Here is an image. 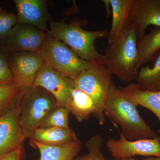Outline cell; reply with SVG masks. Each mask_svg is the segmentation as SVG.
I'll use <instances>...</instances> for the list:
<instances>
[{
	"label": "cell",
	"mask_w": 160,
	"mask_h": 160,
	"mask_svg": "<svg viewBox=\"0 0 160 160\" xmlns=\"http://www.w3.org/2000/svg\"><path fill=\"white\" fill-rule=\"evenodd\" d=\"M138 105L112 82L104 107L107 116L127 139L152 138L157 136L145 122L137 109Z\"/></svg>",
	"instance_id": "cell-1"
},
{
	"label": "cell",
	"mask_w": 160,
	"mask_h": 160,
	"mask_svg": "<svg viewBox=\"0 0 160 160\" xmlns=\"http://www.w3.org/2000/svg\"><path fill=\"white\" fill-rule=\"evenodd\" d=\"M138 41L136 32L131 24L105 49L102 65L122 82H131L138 77Z\"/></svg>",
	"instance_id": "cell-2"
},
{
	"label": "cell",
	"mask_w": 160,
	"mask_h": 160,
	"mask_svg": "<svg viewBox=\"0 0 160 160\" xmlns=\"http://www.w3.org/2000/svg\"><path fill=\"white\" fill-rule=\"evenodd\" d=\"M47 35L56 38L66 44L82 59L93 64H102L103 55L98 52L96 40L108 37L109 31H87L79 22H50Z\"/></svg>",
	"instance_id": "cell-3"
},
{
	"label": "cell",
	"mask_w": 160,
	"mask_h": 160,
	"mask_svg": "<svg viewBox=\"0 0 160 160\" xmlns=\"http://www.w3.org/2000/svg\"><path fill=\"white\" fill-rule=\"evenodd\" d=\"M16 100L20 109L19 123L26 139L30 138L50 112L59 106L49 92L33 86L20 90Z\"/></svg>",
	"instance_id": "cell-4"
},
{
	"label": "cell",
	"mask_w": 160,
	"mask_h": 160,
	"mask_svg": "<svg viewBox=\"0 0 160 160\" xmlns=\"http://www.w3.org/2000/svg\"><path fill=\"white\" fill-rule=\"evenodd\" d=\"M108 69L101 64H94L78 75L74 81V87L88 95L95 105L93 115L102 125L106 122L104 107L112 81Z\"/></svg>",
	"instance_id": "cell-5"
},
{
	"label": "cell",
	"mask_w": 160,
	"mask_h": 160,
	"mask_svg": "<svg viewBox=\"0 0 160 160\" xmlns=\"http://www.w3.org/2000/svg\"><path fill=\"white\" fill-rule=\"evenodd\" d=\"M38 53L45 64L73 80L80 72L94 64L81 59L62 41L48 35Z\"/></svg>",
	"instance_id": "cell-6"
},
{
	"label": "cell",
	"mask_w": 160,
	"mask_h": 160,
	"mask_svg": "<svg viewBox=\"0 0 160 160\" xmlns=\"http://www.w3.org/2000/svg\"><path fill=\"white\" fill-rule=\"evenodd\" d=\"M106 146L114 159H126L135 156L160 157V138L130 141L120 133L118 139L109 138Z\"/></svg>",
	"instance_id": "cell-7"
},
{
	"label": "cell",
	"mask_w": 160,
	"mask_h": 160,
	"mask_svg": "<svg viewBox=\"0 0 160 160\" xmlns=\"http://www.w3.org/2000/svg\"><path fill=\"white\" fill-rule=\"evenodd\" d=\"M9 62L13 81L20 90L33 85L37 75L45 64L38 52H10Z\"/></svg>",
	"instance_id": "cell-8"
},
{
	"label": "cell",
	"mask_w": 160,
	"mask_h": 160,
	"mask_svg": "<svg viewBox=\"0 0 160 160\" xmlns=\"http://www.w3.org/2000/svg\"><path fill=\"white\" fill-rule=\"evenodd\" d=\"M20 115L16 100L0 115V158L23 146L26 140L19 123Z\"/></svg>",
	"instance_id": "cell-9"
},
{
	"label": "cell",
	"mask_w": 160,
	"mask_h": 160,
	"mask_svg": "<svg viewBox=\"0 0 160 160\" xmlns=\"http://www.w3.org/2000/svg\"><path fill=\"white\" fill-rule=\"evenodd\" d=\"M32 86L40 87L51 93L59 106L67 107L74 81L46 64L40 69Z\"/></svg>",
	"instance_id": "cell-10"
},
{
	"label": "cell",
	"mask_w": 160,
	"mask_h": 160,
	"mask_svg": "<svg viewBox=\"0 0 160 160\" xmlns=\"http://www.w3.org/2000/svg\"><path fill=\"white\" fill-rule=\"evenodd\" d=\"M47 33L29 25L18 24L13 27L4 43L9 52H38Z\"/></svg>",
	"instance_id": "cell-11"
},
{
	"label": "cell",
	"mask_w": 160,
	"mask_h": 160,
	"mask_svg": "<svg viewBox=\"0 0 160 160\" xmlns=\"http://www.w3.org/2000/svg\"><path fill=\"white\" fill-rule=\"evenodd\" d=\"M17 11V23L36 27L46 33L49 31L47 22L49 21L44 0H15Z\"/></svg>",
	"instance_id": "cell-12"
},
{
	"label": "cell",
	"mask_w": 160,
	"mask_h": 160,
	"mask_svg": "<svg viewBox=\"0 0 160 160\" xmlns=\"http://www.w3.org/2000/svg\"><path fill=\"white\" fill-rule=\"evenodd\" d=\"M131 25L138 40L146 34V29L150 25L160 27V0H136Z\"/></svg>",
	"instance_id": "cell-13"
},
{
	"label": "cell",
	"mask_w": 160,
	"mask_h": 160,
	"mask_svg": "<svg viewBox=\"0 0 160 160\" xmlns=\"http://www.w3.org/2000/svg\"><path fill=\"white\" fill-rule=\"evenodd\" d=\"M136 0H109L112 11V22L108 34L109 44L115 42L131 25Z\"/></svg>",
	"instance_id": "cell-14"
},
{
	"label": "cell",
	"mask_w": 160,
	"mask_h": 160,
	"mask_svg": "<svg viewBox=\"0 0 160 160\" xmlns=\"http://www.w3.org/2000/svg\"><path fill=\"white\" fill-rule=\"evenodd\" d=\"M119 89L138 106L147 108L157 117L160 124V91H148L141 90L136 83H131ZM160 138V125L158 129Z\"/></svg>",
	"instance_id": "cell-15"
},
{
	"label": "cell",
	"mask_w": 160,
	"mask_h": 160,
	"mask_svg": "<svg viewBox=\"0 0 160 160\" xmlns=\"http://www.w3.org/2000/svg\"><path fill=\"white\" fill-rule=\"evenodd\" d=\"M30 140L46 146H64L78 139L74 131L69 128H38L35 129Z\"/></svg>",
	"instance_id": "cell-16"
},
{
	"label": "cell",
	"mask_w": 160,
	"mask_h": 160,
	"mask_svg": "<svg viewBox=\"0 0 160 160\" xmlns=\"http://www.w3.org/2000/svg\"><path fill=\"white\" fill-rule=\"evenodd\" d=\"M33 148L38 149L40 160H74L79 152L82 144L78 139L64 146H46L30 140Z\"/></svg>",
	"instance_id": "cell-17"
},
{
	"label": "cell",
	"mask_w": 160,
	"mask_h": 160,
	"mask_svg": "<svg viewBox=\"0 0 160 160\" xmlns=\"http://www.w3.org/2000/svg\"><path fill=\"white\" fill-rule=\"evenodd\" d=\"M136 68H140L154 59L160 51V27L153 28L149 33L138 40Z\"/></svg>",
	"instance_id": "cell-18"
},
{
	"label": "cell",
	"mask_w": 160,
	"mask_h": 160,
	"mask_svg": "<svg viewBox=\"0 0 160 160\" xmlns=\"http://www.w3.org/2000/svg\"><path fill=\"white\" fill-rule=\"evenodd\" d=\"M67 107L78 122L86 121L94 114L95 107L92 99L84 92L72 88Z\"/></svg>",
	"instance_id": "cell-19"
},
{
	"label": "cell",
	"mask_w": 160,
	"mask_h": 160,
	"mask_svg": "<svg viewBox=\"0 0 160 160\" xmlns=\"http://www.w3.org/2000/svg\"><path fill=\"white\" fill-rule=\"evenodd\" d=\"M152 67L142 66L139 70L136 83L144 91H160V51L156 55Z\"/></svg>",
	"instance_id": "cell-20"
},
{
	"label": "cell",
	"mask_w": 160,
	"mask_h": 160,
	"mask_svg": "<svg viewBox=\"0 0 160 160\" xmlns=\"http://www.w3.org/2000/svg\"><path fill=\"white\" fill-rule=\"evenodd\" d=\"M68 107L58 106L46 116L38 128H59L68 129L69 126Z\"/></svg>",
	"instance_id": "cell-21"
},
{
	"label": "cell",
	"mask_w": 160,
	"mask_h": 160,
	"mask_svg": "<svg viewBox=\"0 0 160 160\" xmlns=\"http://www.w3.org/2000/svg\"><path fill=\"white\" fill-rule=\"evenodd\" d=\"M103 141V138L99 135L92 137L85 144L87 153L74 160H107L102 151Z\"/></svg>",
	"instance_id": "cell-22"
},
{
	"label": "cell",
	"mask_w": 160,
	"mask_h": 160,
	"mask_svg": "<svg viewBox=\"0 0 160 160\" xmlns=\"http://www.w3.org/2000/svg\"><path fill=\"white\" fill-rule=\"evenodd\" d=\"M20 90L14 82L0 85V111L3 112L14 102Z\"/></svg>",
	"instance_id": "cell-23"
},
{
	"label": "cell",
	"mask_w": 160,
	"mask_h": 160,
	"mask_svg": "<svg viewBox=\"0 0 160 160\" xmlns=\"http://www.w3.org/2000/svg\"><path fill=\"white\" fill-rule=\"evenodd\" d=\"M17 23V15L0 8V45H4L10 31Z\"/></svg>",
	"instance_id": "cell-24"
},
{
	"label": "cell",
	"mask_w": 160,
	"mask_h": 160,
	"mask_svg": "<svg viewBox=\"0 0 160 160\" xmlns=\"http://www.w3.org/2000/svg\"><path fill=\"white\" fill-rule=\"evenodd\" d=\"M9 53L4 45H0V75L6 83L14 82L9 67Z\"/></svg>",
	"instance_id": "cell-25"
},
{
	"label": "cell",
	"mask_w": 160,
	"mask_h": 160,
	"mask_svg": "<svg viewBox=\"0 0 160 160\" xmlns=\"http://www.w3.org/2000/svg\"><path fill=\"white\" fill-rule=\"evenodd\" d=\"M23 156L24 150L23 146H22L8 154L0 158V160H22Z\"/></svg>",
	"instance_id": "cell-26"
},
{
	"label": "cell",
	"mask_w": 160,
	"mask_h": 160,
	"mask_svg": "<svg viewBox=\"0 0 160 160\" xmlns=\"http://www.w3.org/2000/svg\"><path fill=\"white\" fill-rule=\"evenodd\" d=\"M114 160H160V157H147L142 159H137L133 158H131L126 159H114Z\"/></svg>",
	"instance_id": "cell-27"
},
{
	"label": "cell",
	"mask_w": 160,
	"mask_h": 160,
	"mask_svg": "<svg viewBox=\"0 0 160 160\" xmlns=\"http://www.w3.org/2000/svg\"><path fill=\"white\" fill-rule=\"evenodd\" d=\"M8 84V83H6V82L4 81L2 78L1 76L0 75V85H3V84Z\"/></svg>",
	"instance_id": "cell-28"
},
{
	"label": "cell",
	"mask_w": 160,
	"mask_h": 160,
	"mask_svg": "<svg viewBox=\"0 0 160 160\" xmlns=\"http://www.w3.org/2000/svg\"><path fill=\"white\" fill-rule=\"evenodd\" d=\"M3 112H2L0 111V115L2 114V113Z\"/></svg>",
	"instance_id": "cell-29"
}]
</instances>
